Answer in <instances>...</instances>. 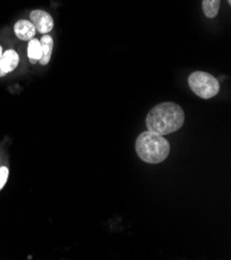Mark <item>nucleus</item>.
<instances>
[{
	"label": "nucleus",
	"mask_w": 231,
	"mask_h": 260,
	"mask_svg": "<svg viewBox=\"0 0 231 260\" xmlns=\"http://www.w3.org/2000/svg\"><path fill=\"white\" fill-rule=\"evenodd\" d=\"M2 56H3V48H2V46H0V60H2ZM7 74L5 72H3L2 68H0V77H4Z\"/></svg>",
	"instance_id": "11"
},
{
	"label": "nucleus",
	"mask_w": 231,
	"mask_h": 260,
	"mask_svg": "<svg viewBox=\"0 0 231 260\" xmlns=\"http://www.w3.org/2000/svg\"><path fill=\"white\" fill-rule=\"evenodd\" d=\"M27 55L30 63L36 64L42 57V47L41 43L37 39H31L28 43L27 48Z\"/></svg>",
	"instance_id": "8"
},
{
	"label": "nucleus",
	"mask_w": 231,
	"mask_h": 260,
	"mask_svg": "<svg viewBox=\"0 0 231 260\" xmlns=\"http://www.w3.org/2000/svg\"><path fill=\"white\" fill-rule=\"evenodd\" d=\"M136 151L143 162L159 164L169 155L170 144L162 135L145 131L136 140Z\"/></svg>",
	"instance_id": "2"
},
{
	"label": "nucleus",
	"mask_w": 231,
	"mask_h": 260,
	"mask_svg": "<svg viewBox=\"0 0 231 260\" xmlns=\"http://www.w3.org/2000/svg\"><path fill=\"white\" fill-rule=\"evenodd\" d=\"M41 47H42V57L39 60L42 66H46L49 63L51 59V55H52L53 50V39L48 35L43 36V38L40 41Z\"/></svg>",
	"instance_id": "7"
},
{
	"label": "nucleus",
	"mask_w": 231,
	"mask_h": 260,
	"mask_svg": "<svg viewBox=\"0 0 231 260\" xmlns=\"http://www.w3.org/2000/svg\"><path fill=\"white\" fill-rule=\"evenodd\" d=\"M30 22L34 24L36 30L42 35L50 32L54 27V21L51 15L43 10H35L30 13Z\"/></svg>",
	"instance_id": "4"
},
{
	"label": "nucleus",
	"mask_w": 231,
	"mask_h": 260,
	"mask_svg": "<svg viewBox=\"0 0 231 260\" xmlns=\"http://www.w3.org/2000/svg\"><path fill=\"white\" fill-rule=\"evenodd\" d=\"M184 109L173 102H164L155 106L146 116L147 131L158 135H168L184 125Z\"/></svg>",
	"instance_id": "1"
},
{
	"label": "nucleus",
	"mask_w": 231,
	"mask_h": 260,
	"mask_svg": "<svg viewBox=\"0 0 231 260\" xmlns=\"http://www.w3.org/2000/svg\"><path fill=\"white\" fill-rule=\"evenodd\" d=\"M8 177H9L8 167H6V166L0 167V190L5 187L7 180H8Z\"/></svg>",
	"instance_id": "10"
},
{
	"label": "nucleus",
	"mask_w": 231,
	"mask_h": 260,
	"mask_svg": "<svg viewBox=\"0 0 231 260\" xmlns=\"http://www.w3.org/2000/svg\"><path fill=\"white\" fill-rule=\"evenodd\" d=\"M189 86L192 91L203 100H210L220 91V83L213 75L205 72H194L189 76Z\"/></svg>",
	"instance_id": "3"
},
{
	"label": "nucleus",
	"mask_w": 231,
	"mask_h": 260,
	"mask_svg": "<svg viewBox=\"0 0 231 260\" xmlns=\"http://www.w3.org/2000/svg\"><path fill=\"white\" fill-rule=\"evenodd\" d=\"M228 3H229V4H231V0H228Z\"/></svg>",
	"instance_id": "12"
},
{
	"label": "nucleus",
	"mask_w": 231,
	"mask_h": 260,
	"mask_svg": "<svg viewBox=\"0 0 231 260\" xmlns=\"http://www.w3.org/2000/svg\"><path fill=\"white\" fill-rule=\"evenodd\" d=\"M20 58L15 50H8L3 53L2 60H0V68L6 74L13 72L19 64Z\"/></svg>",
	"instance_id": "6"
},
{
	"label": "nucleus",
	"mask_w": 231,
	"mask_h": 260,
	"mask_svg": "<svg viewBox=\"0 0 231 260\" xmlns=\"http://www.w3.org/2000/svg\"><path fill=\"white\" fill-rule=\"evenodd\" d=\"M14 29L17 38L22 41H30L36 35V27L28 20H19L15 24Z\"/></svg>",
	"instance_id": "5"
},
{
	"label": "nucleus",
	"mask_w": 231,
	"mask_h": 260,
	"mask_svg": "<svg viewBox=\"0 0 231 260\" xmlns=\"http://www.w3.org/2000/svg\"><path fill=\"white\" fill-rule=\"evenodd\" d=\"M221 0H203L202 2V10L207 18L213 19L216 18L219 14Z\"/></svg>",
	"instance_id": "9"
}]
</instances>
